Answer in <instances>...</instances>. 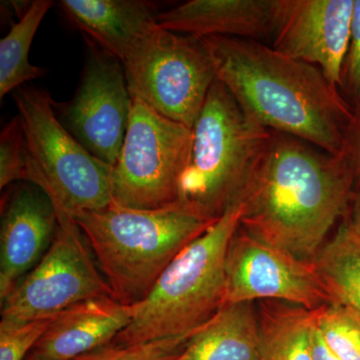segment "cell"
<instances>
[{
  "instance_id": "17",
  "label": "cell",
  "mask_w": 360,
  "mask_h": 360,
  "mask_svg": "<svg viewBox=\"0 0 360 360\" xmlns=\"http://www.w3.org/2000/svg\"><path fill=\"white\" fill-rule=\"evenodd\" d=\"M175 360H259L255 302L225 303Z\"/></svg>"
},
{
  "instance_id": "8",
  "label": "cell",
  "mask_w": 360,
  "mask_h": 360,
  "mask_svg": "<svg viewBox=\"0 0 360 360\" xmlns=\"http://www.w3.org/2000/svg\"><path fill=\"white\" fill-rule=\"evenodd\" d=\"M122 65L131 96L188 129H193L217 79L212 58L200 39L160 25Z\"/></svg>"
},
{
  "instance_id": "23",
  "label": "cell",
  "mask_w": 360,
  "mask_h": 360,
  "mask_svg": "<svg viewBox=\"0 0 360 360\" xmlns=\"http://www.w3.org/2000/svg\"><path fill=\"white\" fill-rule=\"evenodd\" d=\"M191 336L163 338L131 345H108L71 360H175L184 352Z\"/></svg>"
},
{
  "instance_id": "10",
  "label": "cell",
  "mask_w": 360,
  "mask_h": 360,
  "mask_svg": "<svg viewBox=\"0 0 360 360\" xmlns=\"http://www.w3.org/2000/svg\"><path fill=\"white\" fill-rule=\"evenodd\" d=\"M89 56L70 103L63 104L65 127L92 155L115 167L132 108L122 63L87 39Z\"/></svg>"
},
{
  "instance_id": "6",
  "label": "cell",
  "mask_w": 360,
  "mask_h": 360,
  "mask_svg": "<svg viewBox=\"0 0 360 360\" xmlns=\"http://www.w3.org/2000/svg\"><path fill=\"white\" fill-rule=\"evenodd\" d=\"M30 150V184L73 213L112 202V167L98 160L68 131L47 92L18 89L14 94Z\"/></svg>"
},
{
  "instance_id": "15",
  "label": "cell",
  "mask_w": 360,
  "mask_h": 360,
  "mask_svg": "<svg viewBox=\"0 0 360 360\" xmlns=\"http://www.w3.org/2000/svg\"><path fill=\"white\" fill-rule=\"evenodd\" d=\"M134 305L112 296L90 298L52 317L46 333L32 352L53 360H71L110 345L129 326Z\"/></svg>"
},
{
  "instance_id": "7",
  "label": "cell",
  "mask_w": 360,
  "mask_h": 360,
  "mask_svg": "<svg viewBox=\"0 0 360 360\" xmlns=\"http://www.w3.org/2000/svg\"><path fill=\"white\" fill-rule=\"evenodd\" d=\"M191 142V129L132 96L127 135L112 168L113 202L137 210L176 205Z\"/></svg>"
},
{
  "instance_id": "19",
  "label": "cell",
  "mask_w": 360,
  "mask_h": 360,
  "mask_svg": "<svg viewBox=\"0 0 360 360\" xmlns=\"http://www.w3.org/2000/svg\"><path fill=\"white\" fill-rule=\"evenodd\" d=\"M311 262L330 303L347 309L360 321V236L347 219Z\"/></svg>"
},
{
  "instance_id": "3",
  "label": "cell",
  "mask_w": 360,
  "mask_h": 360,
  "mask_svg": "<svg viewBox=\"0 0 360 360\" xmlns=\"http://www.w3.org/2000/svg\"><path fill=\"white\" fill-rule=\"evenodd\" d=\"M75 219L113 297L127 305L146 300L168 265L215 222L179 205L137 210L113 201Z\"/></svg>"
},
{
  "instance_id": "5",
  "label": "cell",
  "mask_w": 360,
  "mask_h": 360,
  "mask_svg": "<svg viewBox=\"0 0 360 360\" xmlns=\"http://www.w3.org/2000/svg\"><path fill=\"white\" fill-rule=\"evenodd\" d=\"M240 210V202L231 206L174 258L110 345L191 336L217 314L225 304V262Z\"/></svg>"
},
{
  "instance_id": "26",
  "label": "cell",
  "mask_w": 360,
  "mask_h": 360,
  "mask_svg": "<svg viewBox=\"0 0 360 360\" xmlns=\"http://www.w3.org/2000/svg\"><path fill=\"white\" fill-rule=\"evenodd\" d=\"M342 155L347 158L354 175V187H360V108L354 111L348 127Z\"/></svg>"
},
{
  "instance_id": "20",
  "label": "cell",
  "mask_w": 360,
  "mask_h": 360,
  "mask_svg": "<svg viewBox=\"0 0 360 360\" xmlns=\"http://www.w3.org/2000/svg\"><path fill=\"white\" fill-rule=\"evenodd\" d=\"M52 4L51 0L32 2L0 41V98L44 75L41 68L30 63V49Z\"/></svg>"
},
{
  "instance_id": "14",
  "label": "cell",
  "mask_w": 360,
  "mask_h": 360,
  "mask_svg": "<svg viewBox=\"0 0 360 360\" xmlns=\"http://www.w3.org/2000/svg\"><path fill=\"white\" fill-rule=\"evenodd\" d=\"M277 0H191L158 14V25L195 39L260 40L274 33Z\"/></svg>"
},
{
  "instance_id": "2",
  "label": "cell",
  "mask_w": 360,
  "mask_h": 360,
  "mask_svg": "<svg viewBox=\"0 0 360 360\" xmlns=\"http://www.w3.org/2000/svg\"><path fill=\"white\" fill-rule=\"evenodd\" d=\"M217 78L252 120L341 155L354 111L316 66L257 40L200 39Z\"/></svg>"
},
{
  "instance_id": "18",
  "label": "cell",
  "mask_w": 360,
  "mask_h": 360,
  "mask_svg": "<svg viewBox=\"0 0 360 360\" xmlns=\"http://www.w3.org/2000/svg\"><path fill=\"white\" fill-rule=\"evenodd\" d=\"M259 360H314L311 333L317 310L281 300L255 302Z\"/></svg>"
},
{
  "instance_id": "29",
  "label": "cell",
  "mask_w": 360,
  "mask_h": 360,
  "mask_svg": "<svg viewBox=\"0 0 360 360\" xmlns=\"http://www.w3.org/2000/svg\"><path fill=\"white\" fill-rule=\"evenodd\" d=\"M25 360H53V359H46V357L40 356V355H37V354H33V352H30V355H28V356L26 357Z\"/></svg>"
},
{
  "instance_id": "28",
  "label": "cell",
  "mask_w": 360,
  "mask_h": 360,
  "mask_svg": "<svg viewBox=\"0 0 360 360\" xmlns=\"http://www.w3.org/2000/svg\"><path fill=\"white\" fill-rule=\"evenodd\" d=\"M354 206H352V215L348 224L352 227V229L360 236V187L356 193H354Z\"/></svg>"
},
{
  "instance_id": "11",
  "label": "cell",
  "mask_w": 360,
  "mask_h": 360,
  "mask_svg": "<svg viewBox=\"0 0 360 360\" xmlns=\"http://www.w3.org/2000/svg\"><path fill=\"white\" fill-rule=\"evenodd\" d=\"M266 300L310 310L330 303L312 262L260 240L239 224L225 262V303Z\"/></svg>"
},
{
  "instance_id": "25",
  "label": "cell",
  "mask_w": 360,
  "mask_h": 360,
  "mask_svg": "<svg viewBox=\"0 0 360 360\" xmlns=\"http://www.w3.org/2000/svg\"><path fill=\"white\" fill-rule=\"evenodd\" d=\"M342 87L360 108V0H354L349 47L342 71ZM356 108V110H357Z\"/></svg>"
},
{
  "instance_id": "1",
  "label": "cell",
  "mask_w": 360,
  "mask_h": 360,
  "mask_svg": "<svg viewBox=\"0 0 360 360\" xmlns=\"http://www.w3.org/2000/svg\"><path fill=\"white\" fill-rule=\"evenodd\" d=\"M354 182L345 155L271 131L241 198L239 224L260 240L311 262L347 214Z\"/></svg>"
},
{
  "instance_id": "12",
  "label": "cell",
  "mask_w": 360,
  "mask_h": 360,
  "mask_svg": "<svg viewBox=\"0 0 360 360\" xmlns=\"http://www.w3.org/2000/svg\"><path fill=\"white\" fill-rule=\"evenodd\" d=\"M354 7V0H277L271 46L342 86Z\"/></svg>"
},
{
  "instance_id": "9",
  "label": "cell",
  "mask_w": 360,
  "mask_h": 360,
  "mask_svg": "<svg viewBox=\"0 0 360 360\" xmlns=\"http://www.w3.org/2000/svg\"><path fill=\"white\" fill-rule=\"evenodd\" d=\"M51 201L58 214L56 236L37 266L2 300L1 319H49L90 298L113 297L75 213L60 201Z\"/></svg>"
},
{
  "instance_id": "27",
  "label": "cell",
  "mask_w": 360,
  "mask_h": 360,
  "mask_svg": "<svg viewBox=\"0 0 360 360\" xmlns=\"http://www.w3.org/2000/svg\"><path fill=\"white\" fill-rule=\"evenodd\" d=\"M311 354L314 360H341L326 345L316 328V321L311 333Z\"/></svg>"
},
{
  "instance_id": "22",
  "label": "cell",
  "mask_w": 360,
  "mask_h": 360,
  "mask_svg": "<svg viewBox=\"0 0 360 360\" xmlns=\"http://www.w3.org/2000/svg\"><path fill=\"white\" fill-rule=\"evenodd\" d=\"M30 158L20 116L13 118L0 134V188L15 181H30Z\"/></svg>"
},
{
  "instance_id": "4",
  "label": "cell",
  "mask_w": 360,
  "mask_h": 360,
  "mask_svg": "<svg viewBox=\"0 0 360 360\" xmlns=\"http://www.w3.org/2000/svg\"><path fill=\"white\" fill-rule=\"evenodd\" d=\"M191 130L177 205L217 221L240 202L271 131L252 120L217 78Z\"/></svg>"
},
{
  "instance_id": "16",
  "label": "cell",
  "mask_w": 360,
  "mask_h": 360,
  "mask_svg": "<svg viewBox=\"0 0 360 360\" xmlns=\"http://www.w3.org/2000/svg\"><path fill=\"white\" fill-rule=\"evenodd\" d=\"M66 18L120 63L158 27L153 6L141 0H61Z\"/></svg>"
},
{
  "instance_id": "13",
  "label": "cell",
  "mask_w": 360,
  "mask_h": 360,
  "mask_svg": "<svg viewBox=\"0 0 360 360\" xmlns=\"http://www.w3.org/2000/svg\"><path fill=\"white\" fill-rule=\"evenodd\" d=\"M58 214L39 186H21L2 210L0 229V300H4L49 250Z\"/></svg>"
},
{
  "instance_id": "24",
  "label": "cell",
  "mask_w": 360,
  "mask_h": 360,
  "mask_svg": "<svg viewBox=\"0 0 360 360\" xmlns=\"http://www.w3.org/2000/svg\"><path fill=\"white\" fill-rule=\"evenodd\" d=\"M52 319L0 322V360H25L46 333Z\"/></svg>"
},
{
  "instance_id": "21",
  "label": "cell",
  "mask_w": 360,
  "mask_h": 360,
  "mask_svg": "<svg viewBox=\"0 0 360 360\" xmlns=\"http://www.w3.org/2000/svg\"><path fill=\"white\" fill-rule=\"evenodd\" d=\"M316 328L341 360H360V321L335 303L317 310Z\"/></svg>"
}]
</instances>
